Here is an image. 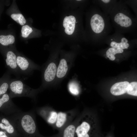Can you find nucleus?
I'll return each instance as SVG.
<instances>
[{"label": "nucleus", "instance_id": "4", "mask_svg": "<svg viewBox=\"0 0 137 137\" xmlns=\"http://www.w3.org/2000/svg\"><path fill=\"white\" fill-rule=\"evenodd\" d=\"M37 113L41 116L53 128L56 122L58 112L52 108L45 106L37 107L35 109Z\"/></svg>", "mask_w": 137, "mask_h": 137}, {"label": "nucleus", "instance_id": "18", "mask_svg": "<svg viewBox=\"0 0 137 137\" xmlns=\"http://www.w3.org/2000/svg\"><path fill=\"white\" fill-rule=\"evenodd\" d=\"M123 49L116 47H111L109 48L106 52L107 56L111 60H114L115 57V55L117 54L123 53Z\"/></svg>", "mask_w": 137, "mask_h": 137}, {"label": "nucleus", "instance_id": "26", "mask_svg": "<svg viewBox=\"0 0 137 137\" xmlns=\"http://www.w3.org/2000/svg\"></svg>", "mask_w": 137, "mask_h": 137}, {"label": "nucleus", "instance_id": "13", "mask_svg": "<svg viewBox=\"0 0 137 137\" xmlns=\"http://www.w3.org/2000/svg\"><path fill=\"white\" fill-rule=\"evenodd\" d=\"M76 19L75 17L72 15L66 16L64 18L63 25L65 28V32L67 35L72 34L74 31Z\"/></svg>", "mask_w": 137, "mask_h": 137}, {"label": "nucleus", "instance_id": "16", "mask_svg": "<svg viewBox=\"0 0 137 137\" xmlns=\"http://www.w3.org/2000/svg\"><path fill=\"white\" fill-rule=\"evenodd\" d=\"M120 42H116L114 41H112L110 45L112 47H116L122 49H127L129 46L128 40L124 37L121 38Z\"/></svg>", "mask_w": 137, "mask_h": 137}, {"label": "nucleus", "instance_id": "10", "mask_svg": "<svg viewBox=\"0 0 137 137\" xmlns=\"http://www.w3.org/2000/svg\"><path fill=\"white\" fill-rule=\"evenodd\" d=\"M0 128L12 137H23L19 132L9 118H3L0 122Z\"/></svg>", "mask_w": 137, "mask_h": 137}, {"label": "nucleus", "instance_id": "25", "mask_svg": "<svg viewBox=\"0 0 137 137\" xmlns=\"http://www.w3.org/2000/svg\"><path fill=\"white\" fill-rule=\"evenodd\" d=\"M0 137H12L5 131H0Z\"/></svg>", "mask_w": 137, "mask_h": 137}, {"label": "nucleus", "instance_id": "15", "mask_svg": "<svg viewBox=\"0 0 137 137\" xmlns=\"http://www.w3.org/2000/svg\"><path fill=\"white\" fill-rule=\"evenodd\" d=\"M68 70V67L66 60L61 59L58 67L57 73V76L59 78L64 77L66 75Z\"/></svg>", "mask_w": 137, "mask_h": 137}, {"label": "nucleus", "instance_id": "9", "mask_svg": "<svg viewBox=\"0 0 137 137\" xmlns=\"http://www.w3.org/2000/svg\"><path fill=\"white\" fill-rule=\"evenodd\" d=\"M79 117H76L70 124L56 134L44 137H75V131Z\"/></svg>", "mask_w": 137, "mask_h": 137}, {"label": "nucleus", "instance_id": "1", "mask_svg": "<svg viewBox=\"0 0 137 137\" xmlns=\"http://www.w3.org/2000/svg\"><path fill=\"white\" fill-rule=\"evenodd\" d=\"M9 117L23 137H44L39 131L33 110L16 113Z\"/></svg>", "mask_w": 137, "mask_h": 137}, {"label": "nucleus", "instance_id": "23", "mask_svg": "<svg viewBox=\"0 0 137 137\" xmlns=\"http://www.w3.org/2000/svg\"><path fill=\"white\" fill-rule=\"evenodd\" d=\"M32 31V28L28 25H23L21 28V36L23 38H27Z\"/></svg>", "mask_w": 137, "mask_h": 137}, {"label": "nucleus", "instance_id": "5", "mask_svg": "<svg viewBox=\"0 0 137 137\" xmlns=\"http://www.w3.org/2000/svg\"><path fill=\"white\" fill-rule=\"evenodd\" d=\"M85 115L82 117L84 120L81 118L80 119L79 117L75 130V137H91L92 134L91 126L89 122V116L88 115Z\"/></svg>", "mask_w": 137, "mask_h": 137}, {"label": "nucleus", "instance_id": "6", "mask_svg": "<svg viewBox=\"0 0 137 137\" xmlns=\"http://www.w3.org/2000/svg\"><path fill=\"white\" fill-rule=\"evenodd\" d=\"M90 25L93 31L97 35L101 34L106 28V23L102 16L98 13L95 14L92 17Z\"/></svg>", "mask_w": 137, "mask_h": 137}, {"label": "nucleus", "instance_id": "21", "mask_svg": "<svg viewBox=\"0 0 137 137\" xmlns=\"http://www.w3.org/2000/svg\"><path fill=\"white\" fill-rule=\"evenodd\" d=\"M127 92L129 95L135 96H137L136 82H133L129 84Z\"/></svg>", "mask_w": 137, "mask_h": 137}, {"label": "nucleus", "instance_id": "24", "mask_svg": "<svg viewBox=\"0 0 137 137\" xmlns=\"http://www.w3.org/2000/svg\"><path fill=\"white\" fill-rule=\"evenodd\" d=\"M11 99V98L10 97L9 95L5 93L3 95L2 97L0 98V108L5 102Z\"/></svg>", "mask_w": 137, "mask_h": 137}, {"label": "nucleus", "instance_id": "20", "mask_svg": "<svg viewBox=\"0 0 137 137\" xmlns=\"http://www.w3.org/2000/svg\"><path fill=\"white\" fill-rule=\"evenodd\" d=\"M11 18L17 23L21 25H24L26 21L23 16L21 14H12L11 15Z\"/></svg>", "mask_w": 137, "mask_h": 137}, {"label": "nucleus", "instance_id": "2", "mask_svg": "<svg viewBox=\"0 0 137 137\" xmlns=\"http://www.w3.org/2000/svg\"><path fill=\"white\" fill-rule=\"evenodd\" d=\"M9 95L12 98L18 97L30 98L34 100L38 90L32 88L25 84L21 80L16 79L10 80L8 88Z\"/></svg>", "mask_w": 137, "mask_h": 137}, {"label": "nucleus", "instance_id": "11", "mask_svg": "<svg viewBox=\"0 0 137 137\" xmlns=\"http://www.w3.org/2000/svg\"><path fill=\"white\" fill-rule=\"evenodd\" d=\"M16 56L12 51H9L6 54V64L11 72L17 75L20 73L16 63Z\"/></svg>", "mask_w": 137, "mask_h": 137}, {"label": "nucleus", "instance_id": "12", "mask_svg": "<svg viewBox=\"0 0 137 137\" xmlns=\"http://www.w3.org/2000/svg\"><path fill=\"white\" fill-rule=\"evenodd\" d=\"M129 83L127 81L116 83L111 87L110 91L113 95L118 96L123 94L127 92Z\"/></svg>", "mask_w": 137, "mask_h": 137}, {"label": "nucleus", "instance_id": "17", "mask_svg": "<svg viewBox=\"0 0 137 137\" xmlns=\"http://www.w3.org/2000/svg\"><path fill=\"white\" fill-rule=\"evenodd\" d=\"M9 77L7 75L0 81V96L5 94L9 88L10 81Z\"/></svg>", "mask_w": 137, "mask_h": 137}, {"label": "nucleus", "instance_id": "22", "mask_svg": "<svg viewBox=\"0 0 137 137\" xmlns=\"http://www.w3.org/2000/svg\"><path fill=\"white\" fill-rule=\"evenodd\" d=\"M68 88L70 92L74 95H77L79 93V87L77 84L75 82L70 83Z\"/></svg>", "mask_w": 137, "mask_h": 137}, {"label": "nucleus", "instance_id": "19", "mask_svg": "<svg viewBox=\"0 0 137 137\" xmlns=\"http://www.w3.org/2000/svg\"><path fill=\"white\" fill-rule=\"evenodd\" d=\"M15 41L14 36L11 35L0 36V43L4 46H7L13 44Z\"/></svg>", "mask_w": 137, "mask_h": 137}, {"label": "nucleus", "instance_id": "3", "mask_svg": "<svg viewBox=\"0 0 137 137\" xmlns=\"http://www.w3.org/2000/svg\"><path fill=\"white\" fill-rule=\"evenodd\" d=\"M75 108L65 112H59L56 123L53 128L59 131L71 123L76 117Z\"/></svg>", "mask_w": 137, "mask_h": 137}, {"label": "nucleus", "instance_id": "8", "mask_svg": "<svg viewBox=\"0 0 137 137\" xmlns=\"http://www.w3.org/2000/svg\"><path fill=\"white\" fill-rule=\"evenodd\" d=\"M16 60L20 73L25 74H30L35 68L33 63L25 57L18 56L16 57Z\"/></svg>", "mask_w": 137, "mask_h": 137}, {"label": "nucleus", "instance_id": "7", "mask_svg": "<svg viewBox=\"0 0 137 137\" xmlns=\"http://www.w3.org/2000/svg\"><path fill=\"white\" fill-rule=\"evenodd\" d=\"M113 20L116 25L123 28H129L133 25L132 19L122 11H118L115 14Z\"/></svg>", "mask_w": 137, "mask_h": 137}, {"label": "nucleus", "instance_id": "14", "mask_svg": "<svg viewBox=\"0 0 137 137\" xmlns=\"http://www.w3.org/2000/svg\"><path fill=\"white\" fill-rule=\"evenodd\" d=\"M56 72V66L53 62L50 63L46 68L44 74V79L46 82H50L54 79Z\"/></svg>", "mask_w": 137, "mask_h": 137}]
</instances>
